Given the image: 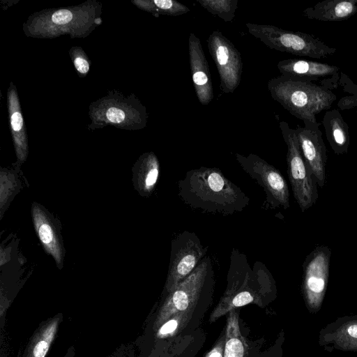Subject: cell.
I'll list each match as a JSON object with an SVG mask.
<instances>
[{"label": "cell", "instance_id": "cell-10", "mask_svg": "<svg viewBox=\"0 0 357 357\" xmlns=\"http://www.w3.org/2000/svg\"><path fill=\"white\" fill-rule=\"evenodd\" d=\"M207 47L220 77L223 93H233L239 86L243 61L239 51L222 32L213 31L207 39Z\"/></svg>", "mask_w": 357, "mask_h": 357}, {"label": "cell", "instance_id": "cell-27", "mask_svg": "<svg viewBox=\"0 0 357 357\" xmlns=\"http://www.w3.org/2000/svg\"><path fill=\"white\" fill-rule=\"evenodd\" d=\"M68 54L77 74L82 78L85 77L90 71L91 63L85 51L81 47L73 46Z\"/></svg>", "mask_w": 357, "mask_h": 357}, {"label": "cell", "instance_id": "cell-1", "mask_svg": "<svg viewBox=\"0 0 357 357\" xmlns=\"http://www.w3.org/2000/svg\"><path fill=\"white\" fill-rule=\"evenodd\" d=\"M177 195L194 210L224 216L243 211L250 203L245 193L216 167L187 172L177 183Z\"/></svg>", "mask_w": 357, "mask_h": 357}, {"label": "cell", "instance_id": "cell-22", "mask_svg": "<svg viewBox=\"0 0 357 357\" xmlns=\"http://www.w3.org/2000/svg\"><path fill=\"white\" fill-rule=\"evenodd\" d=\"M131 3L155 17L160 15L178 16L190 11L188 7L175 0H131Z\"/></svg>", "mask_w": 357, "mask_h": 357}, {"label": "cell", "instance_id": "cell-18", "mask_svg": "<svg viewBox=\"0 0 357 357\" xmlns=\"http://www.w3.org/2000/svg\"><path fill=\"white\" fill-rule=\"evenodd\" d=\"M327 140L337 155L348 152L350 137L347 123L337 109L327 110L322 120Z\"/></svg>", "mask_w": 357, "mask_h": 357}, {"label": "cell", "instance_id": "cell-25", "mask_svg": "<svg viewBox=\"0 0 357 357\" xmlns=\"http://www.w3.org/2000/svg\"><path fill=\"white\" fill-rule=\"evenodd\" d=\"M192 312L178 313L172 316L157 330V337L166 338L175 335L183 329L191 317Z\"/></svg>", "mask_w": 357, "mask_h": 357}, {"label": "cell", "instance_id": "cell-13", "mask_svg": "<svg viewBox=\"0 0 357 357\" xmlns=\"http://www.w3.org/2000/svg\"><path fill=\"white\" fill-rule=\"evenodd\" d=\"M188 54L197 99L202 105H207L213 98L211 73L200 40L193 33L190 34L188 38Z\"/></svg>", "mask_w": 357, "mask_h": 357}, {"label": "cell", "instance_id": "cell-19", "mask_svg": "<svg viewBox=\"0 0 357 357\" xmlns=\"http://www.w3.org/2000/svg\"><path fill=\"white\" fill-rule=\"evenodd\" d=\"M133 173L138 192L143 196H149L154 190L160 175V162L156 155L152 151L143 153L136 162Z\"/></svg>", "mask_w": 357, "mask_h": 357}, {"label": "cell", "instance_id": "cell-8", "mask_svg": "<svg viewBox=\"0 0 357 357\" xmlns=\"http://www.w3.org/2000/svg\"><path fill=\"white\" fill-rule=\"evenodd\" d=\"M235 157L243 170L263 188L267 207H290L288 185L279 169L254 153L243 155L237 153Z\"/></svg>", "mask_w": 357, "mask_h": 357}, {"label": "cell", "instance_id": "cell-20", "mask_svg": "<svg viewBox=\"0 0 357 357\" xmlns=\"http://www.w3.org/2000/svg\"><path fill=\"white\" fill-rule=\"evenodd\" d=\"M61 317L49 319L36 331L31 339L25 357H45L55 338Z\"/></svg>", "mask_w": 357, "mask_h": 357}, {"label": "cell", "instance_id": "cell-16", "mask_svg": "<svg viewBox=\"0 0 357 357\" xmlns=\"http://www.w3.org/2000/svg\"><path fill=\"white\" fill-rule=\"evenodd\" d=\"M7 107L10 133L17 163L23 164L29 154L28 137L16 86L10 82L7 90Z\"/></svg>", "mask_w": 357, "mask_h": 357}, {"label": "cell", "instance_id": "cell-9", "mask_svg": "<svg viewBox=\"0 0 357 357\" xmlns=\"http://www.w3.org/2000/svg\"><path fill=\"white\" fill-rule=\"evenodd\" d=\"M208 247L204 246L194 232L184 231L171 243L170 261L165 289L168 294L187 278L206 257Z\"/></svg>", "mask_w": 357, "mask_h": 357}, {"label": "cell", "instance_id": "cell-29", "mask_svg": "<svg viewBox=\"0 0 357 357\" xmlns=\"http://www.w3.org/2000/svg\"><path fill=\"white\" fill-rule=\"evenodd\" d=\"M349 334L354 337L357 338V325H352L348 328Z\"/></svg>", "mask_w": 357, "mask_h": 357}, {"label": "cell", "instance_id": "cell-21", "mask_svg": "<svg viewBox=\"0 0 357 357\" xmlns=\"http://www.w3.org/2000/svg\"><path fill=\"white\" fill-rule=\"evenodd\" d=\"M248 352V344L240 331L238 314L234 310L227 321L223 357H246Z\"/></svg>", "mask_w": 357, "mask_h": 357}, {"label": "cell", "instance_id": "cell-4", "mask_svg": "<svg viewBox=\"0 0 357 357\" xmlns=\"http://www.w3.org/2000/svg\"><path fill=\"white\" fill-rule=\"evenodd\" d=\"M91 130L111 126L126 130H138L147 124L146 107L133 93L125 95L119 90L107 91V95L92 102L89 106Z\"/></svg>", "mask_w": 357, "mask_h": 357}, {"label": "cell", "instance_id": "cell-7", "mask_svg": "<svg viewBox=\"0 0 357 357\" xmlns=\"http://www.w3.org/2000/svg\"><path fill=\"white\" fill-rule=\"evenodd\" d=\"M279 127L287 146V174L293 195L302 212L312 207L319 195L316 178L304 160L295 129L285 121Z\"/></svg>", "mask_w": 357, "mask_h": 357}, {"label": "cell", "instance_id": "cell-17", "mask_svg": "<svg viewBox=\"0 0 357 357\" xmlns=\"http://www.w3.org/2000/svg\"><path fill=\"white\" fill-rule=\"evenodd\" d=\"M356 13L357 0H324L303 11L307 19L321 22L346 20Z\"/></svg>", "mask_w": 357, "mask_h": 357}, {"label": "cell", "instance_id": "cell-24", "mask_svg": "<svg viewBox=\"0 0 357 357\" xmlns=\"http://www.w3.org/2000/svg\"><path fill=\"white\" fill-rule=\"evenodd\" d=\"M0 206L1 217L3 216L7 205L17 193L19 181L12 171L1 169L0 176Z\"/></svg>", "mask_w": 357, "mask_h": 357}, {"label": "cell", "instance_id": "cell-2", "mask_svg": "<svg viewBox=\"0 0 357 357\" xmlns=\"http://www.w3.org/2000/svg\"><path fill=\"white\" fill-rule=\"evenodd\" d=\"M102 3L87 0L77 6L47 8L30 15L22 24L27 37L53 39L68 35L70 38H84L102 24Z\"/></svg>", "mask_w": 357, "mask_h": 357}, {"label": "cell", "instance_id": "cell-6", "mask_svg": "<svg viewBox=\"0 0 357 357\" xmlns=\"http://www.w3.org/2000/svg\"><path fill=\"white\" fill-rule=\"evenodd\" d=\"M213 278L212 260L209 256H206L187 278L167 294L155 321V330L174 314L192 312L206 287L213 283Z\"/></svg>", "mask_w": 357, "mask_h": 357}, {"label": "cell", "instance_id": "cell-15", "mask_svg": "<svg viewBox=\"0 0 357 357\" xmlns=\"http://www.w3.org/2000/svg\"><path fill=\"white\" fill-rule=\"evenodd\" d=\"M331 250L326 245L316 247L303 264L304 286L308 294H321L326 288L331 261Z\"/></svg>", "mask_w": 357, "mask_h": 357}, {"label": "cell", "instance_id": "cell-3", "mask_svg": "<svg viewBox=\"0 0 357 357\" xmlns=\"http://www.w3.org/2000/svg\"><path fill=\"white\" fill-rule=\"evenodd\" d=\"M267 86L271 96L303 123H317L316 115L328 110L337 100L329 89L282 75L270 79Z\"/></svg>", "mask_w": 357, "mask_h": 357}, {"label": "cell", "instance_id": "cell-26", "mask_svg": "<svg viewBox=\"0 0 357 357\" xmlns=\"http://www.w3.org/2000/svg\"><path fill=\"white\" fill-rule=\"evenodd\" d=\"M340 85L344 91L349 95L342 97L337 106L341 110L350 109L357 107V85L344 73H340Z\"/></svg>", "mask_w": 357, "mask_h": 357}, {"label": "cell", "instance_id": "cell-14", "mask_svg": "<svg viewBox=\"0 0 357 357\" xmlns=\"http://www.w3.org/2000/svg\"><path fill=\"white\" fill-rule=\"evenodd\" d=\"M31 216L36 233L45 251L53 257L57 266L61 268L64 250L55 221L45 208L36 203L32 204Z\"/></svg>", "mask_w": 357, "mask_h": 357}, {"label": "cell", "instance_id": "cell-28", "mask_svg": "<svg viewBox=\"0 0 357 357\" xmlns=\"http://www.w3.org/2000/svg\"><path fill=\"white\" fill-rule=\"evenodd\" d=\"M225 343V334L221 336L213 349L206 354V357H223Z\"/></svg>", "mask_w": 357, "mask_h": 357}, {"label": "cell", "instance_id": "cell-23", "mask_svg": "<svg viewBox=\"0 0 357 357\" xmlns=\"http://www.w3.org/2000/svg\"><path fill=\"white\" fill-rule=\"evenodd\" d=\"M212 15H216L225 22H231L238 7V0H197Z\"/></svg>", "mask_w": 357, "mask_h": 357}, {"label": "cell", "instance_id": "cell-11", "mask_svg": "<svg viewBox=\"0 0 357 357\" xmlns=\"http://www.w3.org/2000/svg\"><path fill=\"white\" fill-rule=\"evenodd\" d=\"M281 75L314 83L332 91L340 86V68L336 66L303 59H288L278 62Z\"/></svg>", "mask_w": 357, "mask_h": 357}, {"label": "cell", "instance_id": "cell-12", "mask_svg": "<svg viewBox=\"0 0 357 357\" xmlns=\"http://www.w3.org/2000/svg\"><path fill=\"white\" fill-rule=\"evenodd\" d=\"M319 123L305 122L295 130L305 161L313 173L317 185L326 183V148L319 129Z\"/></svg>", "mask_w": 357, "mask_h": 357}, {"label": "cell", "instance_id": "cell-5", "mask_svg": "<svg viewBox=\"0 0 357 357\" xmlns=\"http://www.w3.org/2000/svg\"><path fill=\"white\" fill-rule=\"evenodd\" d=\"M245 26L252 36L277 51L319 59L326 58L337 50L309 33L287 31L269 24L247 22Z\"/></svg>", "mask_w": 357, "mask_h": 357}]
</instances>
